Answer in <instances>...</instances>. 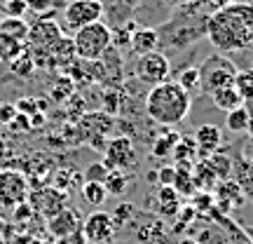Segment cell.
Instances as JSON below:
<instances>
[{
  "instance_id": "ac0fdd59",
  "label": "cell",
  "mask_w": 253,
  "mask_h": 244,
  "mask_svg": "<svg viewBox=\"0 0 253 244\" xmlns=\"http://www.w3.org/2000/svg\"><path fill=\"white\" fill-rule=\"evenodd\" d=\"M82 127H87L91 134H108L110 129H113V118H110L108 113L91 110V113H87V115H84Z\"/></svg>"
},
{
  "instance_id": "f35d334b",
  "label": "cell",
  "mask_w": 253,
  "mask_h": 244,
  "mask_svg": "<svg viewBox=\"0 0 253 244\" xmlns=\"http://www.w3.org/2000/svg\"><path fill=\"white\" fill-rule=\"evenodd\" d=\"M173 176H176V167H162L157 174V181H160V186H171Z\"/></svg>"
},
{
  "instance_id": "cb8c5ba5",
  "label": "cell",
  "mask_w": 253,
  "mask_h": 244,
  "mask_svg": "<svg viewBox=\"0 0 253 244\" xmlns=\"http://www.w3.org/2000/svg\"><path fill=\"white\" fill-rule=\"evenodd\" d=\"M0 33H5V36H12L21 40V43H26V36H28V24L24 19H0Z\"/></svg>"
},
{
  "instance_id": "9a60e30c",
  "label": "cell",
  "mask_w": 253,
  "mask_h": 244,
  "mask_svg": "<svg viewBox=\"0 0 253 244\" xmlns=\"http://www.w3.org/2000/svg\"><path fill=\"white\" fill-rule=\"evenodd\" d=\"M211 101H213V106L218 110H223V113H230V110L239 108V106H244V99H242V94L237 92V87H223V90H216L211 92Z\"/></svg>"
},
{
  "instance_id": "603a6c76",
  "label": "cell",
  "mask_w": 253,
  "mask_h": 244,
  "mask_svg": "<svg viewBox=\"0 0 253 244\" xmlns=\"http://www.w3.org/2000/svg\"><path fill=\"white\" fill-rule=\"evenodd\" d=\"M82 199L87 204H91V207H103V202L108 199V193L103 188V183L84 181V186H82Z\"/></svg>"
},
{
  "instance_id": "6da1fadb",
  "label": "cell",
  "mask_w": 253,
  "mask_h": 244,
  "mask_svg": "<svg viewBox=\"0 0 253 244\" xmlns=\"http://www.w3.org/2000/svg\"><path fill=\"white\" fill-rule=\"evenodd\" d=\"M209 40L220 52H239L253 45V5L232 2L209 19Z\"/></svg>"
},
{
  "instance_id": "9c48e42d",
  "label": "cell",
  "mask_w": 253,
  "mask_h": 244,
  "mask_svg": "<svg viewBox=\"0 0 253 244\" xmlns=\"http://www.w3.org/2000/svg\"><path fill=\"white\" fill-rule=\"evenodd\" d=\"M63 38L61 26L56 24L54 19H40L33 26H28V36H26V49H40V52H47Z\"/></svg>"
},
{
  "instance_id": "8fae6325",
  "label": "cell",
  "mask_w": 253,
  "mask_h": 244,
  "mask_svg": "<svg viewBox=\"0 0 253 244\" xmlns=\"http://www.w3.org/2000/svg\"><path fill=\"white\" fill-rule=\"evenodd\" d=\"M118 233V226L108 211H91L89 216L82 221V235L91 244H106Z\"/></svg>"
},
{
  "instance_id": "7a4b0ae2",
  "label": "cell",
  "mask_w": 253,
  "mask_h": 244,
  "mask_svg": "<svg viewBox=\"0 0 253 244\" xmlns=\"http://www.w3.org/2000/svg\"><path fill=\"white\" fill-rule=\"evenodd\" d=\"M192 108V97L178 87L173 80H167L162 85L150 87L145 97V113L148 118L162 127H176L188 118Z\"/></svg>"
},
{
  "instance_id": "f1b7e54d",
  "label": "cell",
  "mask_w": 253,
  "mask_h": 244,
  "mask_svg": "<svg viewBox=\"0 0 253 244\" xmlns=\"http://www.w3.org/2000/svg\"><path fill=\"white\" fill-rule=\"evenodd\" d=\"M176 144H178V134L167 132V134H162L153 144V155H157V157H167V155H171V150H173V146Z\"/></svg>"
},
{
  "instance_id": "30bf717a",
  "label": "cell",
  "mask_w": 253,
  "mask_h": 244,
  "mask_svg": "<svg viewBox=\"0 0 253 244\" xmlns=\"http://www.w3.org/2000/svg\"><path fill=\"white\" fill-rule=\"evenodd\" d=\"M103 162L108 164V169H131L136 164L134 141L129 136H113L103 148Z\"/></svg>"
},
{
  "instance_id": "60d3db41",
  "label": "cell",
  "mask_w": 253,
  "mask_h": 244,
  "mask_svg": "<svg viewBox=\"0 0 253 244\" xmlns=\"http://www.w3.org/2000/svg\"><path fill=\"white\" fill-rule=\"evenodd\" d=\"M5 237H7L5 235V223H2V218H0V244L5 242Z\"/></svg>"
},
{
  "instance_id": "5bb4252c",
  "label": "cell",
  "mask_w": 253,
  "mask_h": 244,
  "mask_svg": "<svg viewBox=\"0 0 253 244\" xmlns=\"http://www.w3.org/2000/svg\"><path fill=\"white\" fill-rule=\"evenodd\" d=\"M220 141H223V134H220V127L216 125H202L195 132V146L199 148L202 155H213Z\"/></svg>"
},
{
  "instance_id": "7402d4cb",
  "label": "cell",
  "mask_w": 253,
  "mask_h": 244,
  "mask_svg": "<svg viewBox=\"0 0 253 244\" xmlns=\"http://www.w3.org/2000/svg\"><path fill=\"white\" fill-rule=\"evenodd\" d=\"M21 52H24V43H21V40L0 33V61L9 63L12 59H17Z\"/></svg>"
},
{
  "instance_id": "d590c367",
  "label": "cell",
  "mask_w": 253,
  "mask_h": 244,
  "mask_svg": "<svg viewBox=\"0 0 253 244\" xmlns=\"http://www.w3.org/2000/svg\"><path fill=\"white\" fill-rule=\"evenodd\" d=\"M110 216H113V221H115V226L120 228V226H125L126 221L134 216V207H131L129 202H122V204H120V207L115 209V211H113Z\"/></svg>"
},
{
  "instance_id": "8992f818",
  "label": "cell",
  "mask_w": 253,
  "mask_h": 244,
  "mask_svg": "<svg viewBox=\"0 0 253 244\" xmlns=\"http://www.w3.org/2000/svg\"><path fill=\"white\" fill-rule=\"evenodd\" d=\"M28 193H31V186L24 174L9 167L0 169V207H17L28 199Z\"/></svg>"
},
{
  "instance_id": "ab89813d",
  "label": "cell",
  "mask_w": 253,
  "mask_h": 244,
  "mask_svg": "<svg viewBox=\"0 0 253 244\" xmlns=\"http://www.w3.org/2000/svg\"><path fill=\"white\" fill-rule=\"evenodd\" d=\"M54 244H89V242L84 240V235H82V230H80V233H73V235H66L61 240H56Z\"/></svg>"
},
{
  "instance_id": "e575fe53",
  "label": "cell",
  "mask_w": 253,
  "mask_h": 244,
  "mask_svg": "<svg viewBox=\"0 0 253 244\" xmlns=\"http://www.w3.org/2000/svg\"><path fill=\"white\" fill-rule=\"evenodd\" d=\"M36 216L33 214V209H31V204L28 202H21V204H17V207H12V218H14V223H26V221H31V218Z\"/></svg>"
},
{
  "instance_id": "2e32d148",
  "label": "cell",
  "mask_w": 253,
  "mask_h": 244,
  "mask_svg": "<svg viewBox=\"0 0 253 244\" xmlns=\"http://www.w3.org/2000/svg\"><path fill=\"white\" fill-rule=\"evenodd\" d=\"M26 2V9L38 14L40 19H52L56 12H61L68 0H24Z\"/></svg>"
},
{
  "instance_id": "8d00e7d4",
  "label": "cell",
  "mask_w": 253,
  "mask_h": 244,
  "mask_svg": "<svg viewBox=\"0 0 253 244\" xmlns=\"http://www.w3.org/2000/svg\"><path fill=\"white\" fill-rule=\"evenodd\" d=\"M26 2L24 0H7L5 2V17H12V19H21L26 14Z\"/></svg>"
},
{
  "instance_id": "4dcf8cb0",
  "label": "cell",
  "mask_w": 253,
  "mask_h": 244,
  "mask_svg": "<svg viewBox=\"0 0 253 244\" xmlns=\"http://www.w3.org/2000/svg\"><path fill=\"white\" fill-rule=\"evenodd\" d=\"M192 153H195V141H188V139H178V144L173 146V160L178 164H188L192 160Z\"/></svg>"
},
{
  "instance_id": "484cf974",
  "label": "cell",
  "mask_w": 253,
  "mask_h": 244,
  "mask_svg": "<svg viewBox=\"0 0 253 244\" xmlns=\"http://www.w3.org/2000/svg\"><path fill=\"white\" fill-rule=\"evenodd\" d=\"M157 202H160V207H162V214H178V195H176V190L171 186H162L160 193H157Z\"/></svg>"
},
{
  "instance_id": "1f68e13d",
  "label": "cell",
  "mask_w": 253,
  "mask_h": 244,
  "mask_svg": "<svg viewBox=\"0 0 253 244\" xmlns=\"http://www.w3.org/2000/svg\"><path fill=\"white\" fill-rule=\"evenodd\" d=\"M108 164L103 162V160H99V162H91L87 169H84V181H91V183H103L106 179H108Z\"/></svg>"
},
{
  "instance_id": "d6986e66",
  "label": "cell",
  "mask_w": 253,
  "mask_h": 244,
  "mask_svg": "<svg viewBox=\"0 0 253 244\" xmlns=\"http://www.w3.org/2000/svg\"><path fill=\"white\" fill-rule=\"evenodd\" d=\"M7 66H9V73L17 75V78H31V75L38 71L36 61H33V56L26 52V47H24V52H21L17 59H12Z\"/></svg>"
},
{
  "instance_id": "f546056e",
  "label": "cell",
  "mask_w": 253,
  "mask_h": 244,
  "mask_svg": "<svg viewBox=\"0 0 253 244\" xmlns=\"http://www.w3.org/2000/svg\"><path fill=\"white\" fill-rule=\"evenodd\" d=\"M235 87L244 101L253 99V71H239L235 78Z\"/></svg>"
},
{
  "instance_id": "e0dca14e",
  "label": "cell",
  "mask_w": 253,
  "mask_h": 244,
  "mask_svg": "<svg viewBox=\"0 0 253 244\" xmlns=\"http://www.w3.org/2000/svg\"><path fill=\"white\" fill-rule=\"evenodd\" d=\"M249 125H251V110L246 108V106H239V108L225 113V127L232 134H244V132H249Z\"/></svg>"
},
{
  "instance_id": "7c38bea8",
  "label": "cell",
  "mask_w": 253,
  "mask_h": 244,
  "mask_svg": "<svg viewBox=\"0 0 253 244\" xmlns=\"http://www.w3.org/2000/svg\"><path fill=\"white\" fill-rule=\"evenodd\" d=\"M82 230V218L80 214L75 211L73 207H66L54 214L52 218H47V233L54 237V240H61L66 235H73V233H80Z\"/></svg>"
},
{
  "instance_id": "ffe728a7",
  "label": "cell",
  "mask_w": 253,
  "mask_h": 244,
  "mask_svg": "<svg viewBox=\"0 0 253 244\" xmlns=\"http://www.w3.org/2000/svg\"><path fill=\"white\" fill-rule=\"evenodd\" d=\"M171 188L176 190V195H192L195 193L192 169H188V164H178L176 167V176H173Z\"/></svg>"
},
{
  "instance_id": "4fadbf2b",
  "label": "cell",
  "mask_w": 253,
  "mask_h": 244,
  "mask_svg": "<svg viewBox=\"0 0 253 244\" xmlns=\"http://www.w3.org/2000/svg\"><path fill=\"white\" fill-rule=\"evenodd\" d=\"M157 43H160V36L155 28H148V26H141V28H134L131 31V38H129V47L134 49V54L143 56L148 52H155L157 49Z\"/></svg>"
},
{
  "instance_id": "b9f144b4",
  "label": "cell",
  "mask_w": 253,
  "mask_h": 244,
  "mask_svg": "<svg viewBox=\"0 0 253 244\" xmlns=\"http://www.w3.org/2000/svg\"><path fill=\"white\" fill-rule=\"evenodd\" d=\"M178 244H199V242H197V240H190V237H183Z\"/></svg>"
},
{
  "instance_id": "44dd1931",
  "label": "cell",
  "mask_w": 253,
  "mask_h": 244,
  "mask_svg": "<svg viewBox=\"0 0 253 244\" xmlns=\"http://www.w3.org/2000/svg\"><path fill=\"white\" fill-rule=\"evenodd\" d=\"M192 181H195V188H202V190H211L216 186L218 176L216 172L211 169L209 162H199L195 169H192Z\"/></svg>"
},
{
  "instance_id": "f6af8a7d",
  "label": "cell",
  "mask_w": 253,
  "mask_h": 244,
  "mask_svg": "<svg viewBox=\"0 0 253 244\" xmlns=\"http://www.w3.org/2000/svg\"><path fill=\"white\" fill-rule=\"evenodd\" d=\"M157 244H164V242H157Z\"/></svg>"
},
{
  "instance_id": "83f0119b",
  "label": "cell",
  "mask_w": 253,
  "mask_h": 244,
  "mask_svg": "<svg viewBox=\"0 0 253 244\" xmlns=\"http://www.w3.org/2000/svg\"><path fill=\"white\" fill-rule=\"evenodd\" d=\"M176 85L178 87H183V90L188 92V94H192V92L199 87V71L192 66V68H183L181 73H178V78H176Z\"/></svg>"
},
{
  "instance_id": "3957f363",
  "label": "cell",
  "mask_w": 253,
  "mask_h": 244,
  "mask_svg": "<svg viewBox=\"0 0 253 244\" xmlns=\"http://www.w3.org/2000/svg\"><path fill=\"white\" fill-rule=\"evenodd\" d=\"M75 56L80 61H99L113 45V31L103 21H94L89 26H82L73 33Z\"/></svg>"
},
{
  "instance_id": "52a82bcc",
  "label": "cell",
  "mask_w": 253,
  "mask_h": 244,
  "mask_svg": "<svg viewBox=\"0 0 253 244\" xmlns=\"http://www.w3.org/2000/svg\"><path fill=\"white\" fill-rule=\"evenodd\" d=\"M66 199H68V193H63V190L54 188V186H40V188L28 193L26 202L31 204L33 214L42 218H52L66 207Z\"/></svg>"
},
{
  "instance_id": "d6a6232c",
  "label": "cell",
  "mask_w": 253,
  "mask_h": 244,
  "mask_svg": "<svg viewBox=\"0 0 253 244\" xmlns=\"http://www.w3.org/2000/svg\"><path fill=\"white\" fill-rule=\"evenodd\" d=\"M14 108H17V113L26 115V118H31V115L40 113V110H38V99H36V97H24V99H19L17 103H14Z\"/></svg>"
},
{
  "instance_id": "ba28073f",
  "label": "cell",
  "mask_w": 253,
  "mask_h": 244,
  "mask_svg": "<svg viewBox=\"0 0 253 244\" xmlns=\"http://www.w3.org/2000/svg\"><path fill=\"white\" fill-rule=\"evenodd\" d=\"M136 75H138V80L145 82V85H162V82L169 80V75H171V63L169 59L162 54V52H148V54L138 56V63H136Z\"/></svg>"
},
{
  "instance_id": "5b68a950",
  "label": "cell",
  "mask_w": 253,
  "mask_h": 244,
  "mask_svg": "<svg viewBox=\"0 0 253 244\" xmlns=\"http://www.w3.org/2000/svg\"><path fill=\"white\" fill-rule=\"evenodd\" d=\"M103 0H73L63 7V24L68 31H78L103 19Z\"/></svg>"
},
{
  "instance_id": "ee69618b",
  "label": "cell",
  "mask_w": 253,
  "mask_h": 244,
  "mask_svg": "<svg viewBox=\"0 0 253 244\" xmlns=\"http://www.w3.org/2000/svg\"><path fill=\"white\" fill-rule=\"evenodd\" d=\"M164 2H178V0H164Z\"/></svg>"
},
{
  "instance_id": "4316f807",
  "label": "cell",
  "mask_w": 253,
  "mask_h": 244,
  "mask_svg": "<svg viewBox=\"0 0 253 244\" xmlns=\"http://www.w3.org/2000/svg\"><path fill=\"white\" fill-rule=\"evenodd\" d=\"M73 92H75V85H73V80L68 78V75H61V78L56 80V85L52 87V92H49V99L54 101V103H63V101L71 99Z\"/></svg>"
},
{
  "instance_id": "7bdbcfd3",
  "label": "cell",
  "mask_w": 253,
  "mask_h": 244,
  "mask_svg": "<svg viewBox=\"0 0 253 244\" xmlns=\"http://www.w3.org/2000/svg\"><path fill=\"white\" fill-rule=\"evenodd\" d=\"M246 237H249V240H251V242H253V226H249V228H246Z\"/></svg>"
},
{
  "instance_id": "277c9868",
  "label": "cell",
  "mask_w": 253,
  "mask_h": 244,
  "mask_svg": "<svg viewBox=\"0 0 253 244\" xmlns=\"http://www.w3.org/2000/svg\"><path fill=\"white\" fill-rule=\"evenodd\" d=\"M197 71H199V87L207 92V94H211V92H216V90H223V87H232L237 73H239L235 63L223 54L207 56Z\"/></svg>"
},
{
  "instance_id": "bcb514c9",
  "label": "cell",
  "mask_w": 253,
  "mask_h": 244,
  "mask_svg": "<svg viewBox=\"0 0 253 244\" xmlns=\"http://www.w3.org/2000/svg\"><path fill=\"white\" fill-rule=\"evenodd\" d=\"M68 2H73V0H68Z\"/></svg>"
},
{
  "instance_id": "d4e9b609",
  "label": "cell",
  "mask_w": 253,
  "mask_h": 244,
  "mask_svg": "<svg viewBox=\"0 0 253 244\" xmlns=\"http://www.w3.org/2000/svg\"><path fill=\"white\" fill-rule=\"evenodd\" d=\"M126 186H129V176H126V172H120V169H110L108 179L103 181V188L108 195H122Z\"/></svg>"
},
{
  "instance_id": "74e56055",
  "label": "cell",
  "mask_w": 253,
  "mask_h": 244,
  "mask_svg": "<svg viewBox=\"0 0 253 244\" xmlns=\"http://www.w3.org/2000/svg\"><path fill=\"white\" fill-rule=\"evenodd\" d=\"M17 118V108L9 101H0V127H9V122Z\"/></svg>"
},
{
  "instance_id": "836d02e7",
  "label": "cell",
  "mask_w": 253,
  "mask_h": 244,
  "mask_svg": "<svg viewBox=\"0 0 253 244\" xmlns=\"http://www.w3.org/2000/svg\"><path fill=\"white\" fill-rule=\"evenodd\" d=\"M120 106H122V101H120L118 92H106L103 94V113H108L110 118H113V115L120 113Z\"/></svg>"
}]
</instances>
